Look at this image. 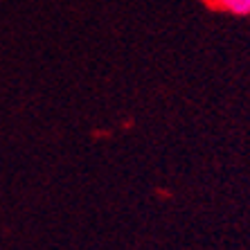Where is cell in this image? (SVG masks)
<instances>
[{"label":"cell","mask_w":250,"mask_h":250,"mask_svg":"<svg viewBox=\"0 0 250 250\" xmlns=\"http://www.w3.org/2000/svg\"><path fill=\"white\" fill-rule=\"evenodd\" d=\"M212 12H228L234 16H250V0H203Z\"/></svg>","instance_id":"6da1fadb"}]
</instances>
